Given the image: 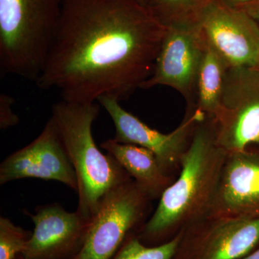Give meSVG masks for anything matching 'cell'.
<instances>
[{
    "label": "cell",
    "mask_w": 259,
    "mask_h": 259,
    "mask_svg": "<svg viewBox=\"0 0 259 259\" xmlns=\"http://www.w3.org/2000/svg\"><path fill=\"white\" fill-rule=\"evenodd\" d=\"M152 201L133 180L109 191L92 218L84 245L74 259H111L127 237L146 222Z\"/></svg>",
    "instance_id": "cell-5"
},
{
    "label": "cell",
    "mask_w": 259,
    "mask_h": 259,
    "mask_svg": "<svg viewBox=\"0 0 259 259\" xmlns=\"http://www.w3.org/2000/svg\"><path fill=\"white\" fill-rule=\"evenodd\" d=\"M226 156L218 143L214 120L201 121L181 159L178 177L160 197L152 216L136 233L140 241L148 246L161 245L208 217Z\"/></svg>",
    "instance_id": "cell-2"
},
{
    "label": "cell",
    "mask_w": 259,
    "mask_h": 259,
    "mask_svg": "<svg viewBox=\"0 0 259 259\" xmlns=\"http://www.w3.org/2000/svg\"><path fill=\"white\" fill-rule=\"evenodd\" d=\"M166 30L136 0H62L35 83L70 102L125 100L152 76Z\"/></svg>",
    "instance_id": "cell-1"
},
{
    "label": "cell",
    "mask_w": 259,
    "mask_h": 259,
    "mask_svg": "<svg viewBox=\"0 0 259 259\" xmlns=\"http://www.w3.org/2000/svg\"><path fill=\"white\" fill-rule=\"evenodd\" d=\"M14 102V99L6 94L2 93L0 95V128L5 130L13 127L20 121L12 109Z\"/></svg>",
    "instance_id": "cell-19"
},
{
    "label": "cell",
    "mask_w": 259,
    "mask_h": 259,
    "mask_svg": "<svg viewBox=\"0 0 259 259\" xmlns=\"http://www.w3.org/2000/svg\"><path fill=\"white\" fill-rule=\"evenodd\" d=\"M212 0H146V7L166 28L199 25L204 10Z\"/></svg>",
    "instance_id": "cell-16"
},
{
    "label": "cell",
    "mask_w": 259,
    "mask_h": 259,
    "mask_svg": "<svg viewBox=\"0 0 259 259\" xmlns=\"http://www.w3.org/2000/svg\"><path fill=\"white\" fill-rule=\"evenodd\" d=\"M258 68H259V64H258Z\"/></svg>",
    "instance_id": "cell-25"
},
{
    "label": "cell",
    "mask_w": 259,
    "mask_h": 259,
    "mask_svg": "<svg viewBox=\"0 0 259 259\" xmlns=\"http://www.w3.org/2000/svg\"><path fill=\"white\" fill-rule=\"evenodd\" d=\"M214 122L218 144L227 153L259 146V68H228Z\"/></svg>",
    "instance_id": "cell-6"
},
{
    "label": "cell",
    "mask_w": 259,
    "mask_h": 259,
    "mask_svg": "<svg viewBox=\"0 0 259 259\" xmlns=\"http://www.w3.org/2000/svg\"><path fill=\"white\" fill-rule=\"evenodd\" d=\"M99 111L96 102L81 104L62 100L54 105L51 116L76 172V211L90 220L109 191L133 180L112 155L104 154L95 144L92 128Z\"/></svg>",
    "instance_id": "cell-3"
},
{
    "label": "cell",
    "mask_w": 259,
    "mask_h": 259,
    "mask_svg": "<svg viewBox=\"0 0 259 259\" xmlns=\"http://www.w3.org/2000/svg\"><path fill=\"white\" fill-rule=\"evenodd\" d=\"M62 0H0V69L36 82L54 41Z\"/></svg>",
    "instance_id": "cell-4"
},
{
    "label": "cell",
    "mask_w": 259,
    "mask_h": 259,
    "mask_svg": "<svg viewBox=\"0 0 259 259\" xmlns=\"http://www.w3.org/2000/svg\"><path fill=\"white\" fill-rule=\"evenodd\" d=\"M100 146L117 160L152 200L159 199L176 180L165 173L156 155L147 148L121 144L112 139L102 143Z\"/></svg>",
    "instance_id": "cell-14"
},
{
    "label": "cell",
    "mask_w": 259,
    "mask_h": 259,
    "mask_svg": "<svg viewBox=\"0 0 259 259\" xmlns=\"http://www.w3.org/2000/svg\"><path fill=\"white\" fill-rule=\"evenodd\" d=\"M209 216L259 217V151L227 153Z\"/></svg>",
    "instance_id": "cell-13"
},
{
    "label": "cell",
    "mask_w": 259,
    "mask_h": 259,
    "mask_svg": "<svg viewBox=\"0 0 259 259\" xmlns=\"http://www.w3.org/2000/svg\"><path fill=\"white\" fill-rule=\"evenodd\" d=\"M131 233L111 259H173L178 249L182 231L166 243L156 246H148Z\"/></svg>",
    "instance_id": "cell-17"
},
{
    "label": "cell",
    "mask_w": 259,
    "mask_h": 259,
    "mask_svg": "<svg viewBox=\"0 0 259 259\" xmlns=\"http://www.w3.org/2000/svg\"><path fill=\"white\" fill-rule=\"evenodd\" d=\"M199 25L206 42L229 67H258L259 26L244 10L212 0Z\"/></svg>",
    "instance_id": "cell-10"
},
{
    "label": "cell",
    "mask_w": 259,
    "mask_h": 259,
    "mask_svg": "<svg viewBox=\"0 0 259 259\" xmlns=\"http://www.w3.org/2000/svg\"><path fill=\"white\" fill-rule=\"evenodd\" d=\"M29 178L57 181L77 192L76 172L51 117L36 139L12 153L0 165L1 185Z\"/></svg>",
    "instance_id": "cell-11"
},
{
    "label": "cell",
    "mask_w": 259,
    "mask_h": 259,
    "mask_svg": "<svg viewBox=\"0 0 259 259\" xmlns=\"http://www.w3.org/2000/svg\"><path fill=\"white\" fill-rule=\"evenodd\" d=\"M15 259H25L22 254L18 255Z\"/></svg>",
    "instance_id": "cell-24"
},
{
    "label": "cell",
    "mask_w": 259,
    "mask_h": 259,
    "mask_svg": "<svg viewBox=\"0 0 259 259\" xmlns=\"http://www.w3.org/2000/svg\"><path fill=\"white\" fill-rule=\"evenodd\" d=\"M206 41L200 25L168 27L152 76L141 89L169 87L185 99L187 110L193 107L196 82Z\"/></svg>",
    "instance_id": "cell-9"
},
{
    "label": "cell",
    "mask_w": 259,
    "mask_h": 259,
    "mask_svg": "<svg viewBox=\"0 0 259 259\" xmlns=\"http://www.w3.org/2000/svg\"><path fill=\"white\" fill-rule=\"evenodd\" d=\"M182 231L173 259H239L259 247V217L208 216Z\"/></svg>",
    "instance_id": "cell-7"
},
{
    "label": "cell",
    "mask_w": 259,
    "mask_h": 259,
    "mask_svg": "<svg viewBox=\"0 0 259 259\" xmlns=\"http://www.w3.org/2000/svg\"><path fill=\"white\" fill-rule=\"evenodd\" d=\"M221 1L227 5L235 7V8H242L245 5L253 3L255 0H221Z\"/></svg>",
    "instance_id": "cell-21"
},
{
    "label": "cell",
    "mask_w": 259,
    "mask_h": 259,
    "mask_svg": "<svg viewBox=\"0 0 259 259\" xmlns=\"http://www.w3.org/2000/svg\"><path fill=\"white\" fill-rule=\"evenodd\" d=\"M241 9L244 10L258 23L259 26V0H255L253 3L245 5Z\"/></svg>",
    "instance_id": "cell-20"
},
{
    "label": "cell",
    "mask_w": 259,
    "mask_h": 259,
    "mask_svg": "<svg viewBox=\"0 0 259 259\" xmlns=\"http://www.w3.org/2000/svg\"><path fill=\"white\" fill-rule=\"evenodd\" d=\"M113 121L114 141L121 144L141 146L152 151L167 175L180 173L181 159L190 144L197 125L206 118L198 110H187L185 118L175 131L162 134L126 111L118 100L102 97L97 100Z\"/></svg>",
    "instance_id": "cell-8"
},
{
    "label": "cell",
    "mask_w": 259,
    "mask_h": 259,
    "mask_svg": "<svg viewBox=\"0 0 259 259\" xmlns=\"http://www.w3.org/2000/svg\"><path fill=\"white\" fill-rule=\"evenodd\" d=\"M32 233L15 226L9 218H0V259H15L22 254Z\"/></svg>",
    "instance_id": "cell-18"
},
{
    "label": "cell",
    "mask_w": 259,
    "mask_h": 259,
    "mask_svg": "<svg viewBox=\"0 0 259 259\" xmlns=\"http://www.w3.org/2000/svg\"><path fill=\"white\" fill-rule=\"evenodd\" d=\"M239 259H259V247L255 250H253L250 254L245 255L243 258Z\"/></svg>",
    "instance_id": "cell-22"
},
{
    "label": "cell",
    "mask_w": 259,
    "mask_h": 259,
    "mask_svg": "<svg viewBox=\"0 0 259 259\" xmlns=\"http://www.w3.org/2000/svg\"><path fill=\"white\" fill-rule=\"evenodd\" d=\"M136 2L146 7V0H136Z\"/></svg>",
    "instance_id": "cell-23"
},
{
    "label": "cell",
    "mask_w": 259,
    "mask_h": 259,
    "mask_svg": "<svg viewBox=\"0 0 259 259\" xmlns=\"http://www.w3.org/2000/svg\"><path fill=\"white\" fill-rule=\"evenodd\" d=\"M228 68L226 61L206 42L197 74L193 107L187 110H198L206 118L214 120L219 111Z\"/></svg>",
    "instance_id": "cell-15"
},
{
    "label": "cell",
    "mask_w": 259,
    "mask_h": 259,
    "mask_svg": "<svg viewBox=\"0 0 259 259\" xmlns=\"http://www.w3.org/2000/svg\"><path fill=\"white\" fill-rule=\"evenodd\" d=\"M34 231L22 255L25 259H74L82 249L91 220L77 211L68 212L59 203L38 206L25 212Z\"/></svg>",
    "instance_id": "cell-12"
}]
</instances>
